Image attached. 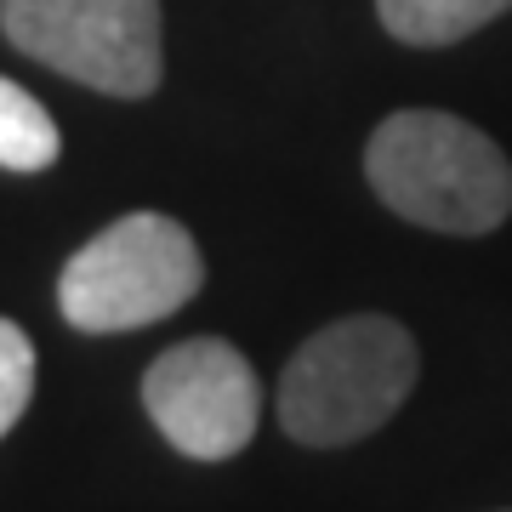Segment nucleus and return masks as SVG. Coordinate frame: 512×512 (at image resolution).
Masks as SVG:
<instances>
[{"mask_svg":"<svg viewBox=\"0 0 512 512\" xmlns=\"http://www.w3.org/2000/svg\"><path fill=\"white\" fill-rule=\"evenodd\" d=\"M507 512H512V507H507Z\"/></svg>","mask_w":512,"mask_h":512,"instance_id":"1a4fd4ad","label":"nucleus"},{"mask_svg":"<svg viewBox=\"0 0 512 512\" xmlns=\"http://www.w3.org/2000/svg\"><path fill=\"white\" fill-rule=\"evenodd\" d=\"M382 29L404 46H456L473 29L512 12V0H376Z\"/></svg>","mask_w":512,"mask_h":512,"instance_id":"423d86ee","label":"nucleus"},{"mask_svg":"<svg viewBox=\"0 0 512 512\" xmlns=\"http://www.w3.org/2000/svg\"><path fill=\"white\" fill-rule=\"evenodd\" d=\"M6 40L109 97H148L165 74L160 0H0Z\"/></svg>","mask_w":512,"mask_h":512,"instance_id":"20e7f679","label":"nucleus"},{"mask_svg":"<svg viewBox=\"0 0 512 512\" xmlns=\"http://www.w3.org/2000/svg\"><path fill=\"white\" fill-rule=\"evenodd\" d=\"M421 376L416 336L387 313H353L313 330L279 376V427L296 444L336 450L393 421Z\"/></svg>","mask_w":512,"mask_h":512,"instance_id":"f03ea898","label":"nucleus"},{"mask_svg":"<svg viewBox=\"0 0 512 512\" xmlns=\"http://www.w3.org/2000/svg\"><path fill=\"white\" fill-rule=\"evenodd\" d=\"M200 285L205 262L183 222L160 217V211H131L63 262L57 308L86 336H114V330H143L154 319H171L200 296Z\"/></svg>","mask_w":512,"mask_h":512,"instance_id":"7ed1b4c3","label":"nucleus"},{"mask_svg":"<svg viewBox=\"0 0 512 512\" xmlns=\"http://www.w3.org/2000/svg\"><path fill=\"white\" fill-rule=\"evenodd\" d=\"M35 399V348L12 319H0V439L23 421Z\"/></svg>","mask_w":512,"mask_h":512,"instance_id":"6e6552de","label":"nucleus"},{"mask_svg":"<svg viewBox=\"0 0 512 512\" xmlns=\"http://www.w3.org/2000/svg\"><path fill=\"white\" fill-rule=\"evenodd\" d=\"M143 410L188 461H228L262 421V387L245 353L222 336H188L143 376Z\"/></svg>","mask_w":512,"mask_h":512,"instance_id":"39448f33","label":"nucleus"},{"mask_svg":"<svg viewBox=\"0 0 512 512\" xmlns=\"http://www.w3.org/2000/svg\"><path fill=\"white\" fill-rule=\"evenodd\" d=\"M57 148V120L40 109V97L0 74V171L35 177L57 160Z\"/></svg>","mask_w":512,"mask_h":512,"instance_id":"0eeeda50","label":"nucleus"},{"mask_svg":"<svg viewBox=\"0 0 512 512\" xmlns=\"http://www.w3.org/2000/svg\"><path fill=\"white\" fill-rule=\"evenodd\" d=\"M365 177L387 211L433 234H490L512 217V160L478 126L439 109H404L376 126Z\"/></svg>","mask_w":512,"mask_h":512,"instance_id":"f257e3e1","label":"nucleus"}]
</instances>
